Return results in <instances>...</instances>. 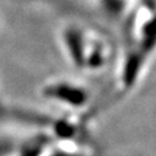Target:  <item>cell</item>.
<instances>
[{
  "label": "cell",
  "instance_id": "obj_1",
  "mask_svg": "<svg viewBox=\"0 0 156 156\" xmlns=\"http://www.w3.org/2000/svg\"><path fill=\"white\" fill-rule=\"evenodd\" d=\"M49 94L57 98L66 101L67 103L73 105H81L87 98V95L84 94L83 90L75 87H71V86H65V84L51 87L49 89Z\"/></svg>",
  "mask_w": 156,
  "mask_h": 156
},
{
  "label": "cell",
  "instance_id": "obj_2",
  "mask_svg": "<svg viewBox=\"0 0 156 156\" xmlns=\"http://www.w3.org/2000/svg\"><path fill=\"white\" fill-rule=\"evenodd\" d=\"M67 44L69 45L71 49V55L74 62L78 64L79 66H83L84 64V56H83V43L80 34L76 31H69L66 35Z\"/></svg>",
  "mask_w": 156,
  "mask_h": 156
},
{
  "label": "cell",
  "instance_id": "obj_3",
  "mask_svg": "<svg viewBox=\"0 0 156 156\" xmlns=\"http://www.w3.org/2000/svg\"><path fill=\"white\" fill-rule=\"evenodd\" d=\"M57 133H58V135L62 136V138H67V136L72 135L73 128L68 124L60 123L58 124V126H57Z\"/></svg>",
  "mask_w": 156,
  "mask_h": 156
},
{
  "label": "cell",
  "instance_id": "obj_4",
  "mask_svg": "<svg viewBox=\"0 0 156 156\" xmlns=\"http://www.w3.org/2000/svg\"><path fill=\"white\" fill-rule=\"evenodd\" d=\"M41 148L39 146H35V147H30L27 151L23 153V156H38L39 151H41Z\"/></svg>",
  "mask_w": 156,
  "mask_h": 156
}]
</instances>
